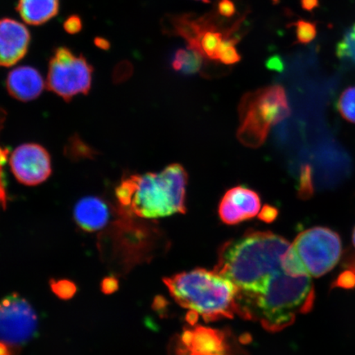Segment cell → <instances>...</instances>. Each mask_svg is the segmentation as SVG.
<instances>
[{
	"instance_id": "6da1fadb",
	"label": "cell",
	"mask_w": 355,
	"mask_h": 355,
	"mask_svg": "<svg viewBox=\"0 0 355 355\" xmlns=\"http://www.w3.org/2000/svg\"><path fill=\"white\" fill-rule=\"evenodd\" d=\"M291 243L269 232H248L220 248L216 272L236 291V314L278 332L313 308L309 276L297 274L288 261Z\"/></svg>"
},
{
	"instance_id": "7a4b0ae2",
	"label": "cell",
	"mask_w": 355,
	"mask_h": 355,
	"mask_svg": "<svg viewBox=\"0 0 355 355\" xmlns=\"http://www.w3.org/2000/svg\"><path fill=\"white\" fill-rule=\"evenodd\" d=\"M188 174L180 164H172L159 173L133 175L123 179L115 194L119 204L132 214L157 219L184 214Z\"/></svg>"
},
{
	"instance_id": "3957f363",
	"label": "cell",
	"mask_w": 355,
	"mask_h": 355,
	"mask_svg": "<svg viewBox=\"0 0 355 355\" xmlns=\"http://www.w3.org/2000/svg\"><path fill=\"white\" fill-rule=\"evenodd\" d=\"M164 282L177 304L189 311L191 325L198 317L208 322L236 314L235 288L215 270L197 268L165 278Z\"/></svg>"
},
{
	"instance_id": "277c9868",
	"label": "cell",
	"mask_w": 355,
	"mask_h": 355,
	"mask_svg": "<svg viewBox=\"0 0 355 355\" xmlns=\"http://www.w3.org/2000/svg\"><path fill=\"white\" fill-rule=\"evenodd\" d=\"M239 114L238 136L248 144H263L270 127L290 116L285 89L274 85L248 93L239 105Z\"/></svg>"
},
{
	"instance_id": "5b68a950",
	"label": "cell",
	"mask_w": 355,
	"mask_h": 355,
	"mask_svg": "<svg viewBox=\"0 0 355 355\" xmlns=\"http://www.w3.org/2000/svg\"><path fill=\"white\" fill-rule=\"evenodd\" d=\"M291 248L310 277H320L331 272L343 255L339 234L322 226L301 232Z\"/></svg>"
},
{
	"instance_id": "8992f818",
	"label": "cell",
	"mask_w": 355,
	"mask_h": 355,
	"mask_svg": "<svg viewBox=\"0 0 355 355\" xmlns=\"http://www.w3.org/2000/svg\"><path fill=\"white\" fill-rule=\"evenodd\" d=\"M93 67L83 55H75L67 47L57 48L49 64L47 87L56 95L69 101L80 94L90 92Z\"/></svg>"
},
{
	"instance_id": "52a82bcc",
	"label": "cell",
	"mask_w": 355,
	"mask_h": 355,
	"mask_svg": "<svg viewBox=\"0 0 355 355\" xmlns=\"http://www.w3.org/2000/svg\"><path fill=\"white\" fill-rule=\"evenodd\" d=\"M168 355H248L232 332L191 327L173 337Z\"/></svg>"
},
{
	"instance_id": "ba28073f",
	"label": "cell",
	"mask_w": 355,
	"mask_h": 355,
	"mask_svg": "<svg viewBox=\"0 0 355 355\" xmlns=\"http://www.w3.org/2000/svg\"><path fill=\"white\" fill-rule=\"evenodd\" d=\"M37 315L29 302L19 295L0 301V341L19 350L37 334Z\"/></svg>"
},
{
	"instance_id": "9c48e42d",
	"label": "cell",
	"mask_w": 355,
	"mask_h": 355,
	"mask_svg": "<svg viewBox=\"0 0 355 355\" xmlns=\"http://www.w3.org/2000/svg\"><path fill=\"white\" fill-rule=\"evenodd\" d=\"M10 163L13 175L24 185L42 184L52 173L51 155L39 144L19 146L11 155Z\"/></svg>"
},
{
	"instance_id": "30bf717a",
	"label": "cell",
	"mask_w": 355,
	"mask_h": 355,
	"mask_svg": "<svg viewBox=\"0 0 355 355\" xmlns=\"http://www.w3.org/2000/svg\"><path fill=\"white\" fill-rule=\"evenodd\" d=\"M261 199L255 191L237 186L225 193L220 202L218 213L222 222L233 225L254 218L259 214Z\"/></svg>"
},
{
	"instance_id": "8fae6325",
	"label": "cell",
	"mask_w": 355,
	"mask_h": 355,
	"mask_svg": "<svg viewBox=\"0 0 355 355\" xmlns=\"http://www.w3.org/2000/svg\"><path fill=\"white\" fill-rule=\"evenodd\" d=\"M31 42L28 28L12 19L0 20V67H10L24 59Z\"/></svg>"
},
{
	"instance_id": "7c38bea8",
	"label": "cell",
	"mask_w": 355,
	"mask_h": 355,
	"mask_svg": "<svg viewBox=\"0 0 355 355\" xmlns=\"http://www.w3.org/2000/svg\"><path fill=\"white\" fill-rule=\"evenodd\" d=\"M10 95L17 101L28 102L42 94L44 83L38 71L33 67L21 66L11 71L6 81Z\"/></svg>"
},
{
	"instance_id": "4fadbf2b",
	"label": "cell",
	"mask_w": 355,
	"mask_h": 355,
	"mask_svg": "<svg viewBox=\"0 0 355 355\" xmlns=\"http://www.w3.org/2000/svg\"><path fill=\"white\" fill-rule=\"evenodd\" d=\"M77 225L87 232L103 229L108 223L110 211L105 200L97 197H87L79 200L73 211Z\"/></svg>"
},
{
	"instance_id": "5bb4252c",
	"label": "cell",
	"mask_w": 355,
	"mask_h": 355,
	"mask_svg": "<svg viewBox=\"0 0 355 355\" xmlns=\"http://www.w3.org/2000/svg\"><path fill=\"white\" fill-rule=\"evenodd\" d=\"M60 0H19L17 10L26 24H46L59 12Z\"/></svg>"
},
{
	"instance_id": "9a60e30c",
	"label": "cell",
	"mask_w": 355,
	"mask_h": 355,
	"mask_svg": "<svg viewBox=\"0 0 355 355\" xmlns=\"http://www.w3.org/2000/svg\"><path fill=\"white\" fill-rule=\"evenodd\" d=\"M204 57L193 49H179L171 62L172 69L184 75H193L201 70Z\"/></svg>"
},
{
	"instance_id": "2e32d148",
	"label": "cell",
	"mask_w": 355,
	"mask_h": 355,
	"mask_svg": "<svg viewBox=\"0 0 355 355\" xmlns=\"http://www.w3.org/2000/svg\"><path fill=\"white\" fill-rule=\"evenodd\" d=\"M337 110L345 121L355 123V86L343 92L337 101Z\"/></svg>"
},
{
	"instance_id": "e0dca14e",
	"label": "cell",
	"mask_w": 355,
	"mask_h": 355,
	"mask_svg": "<svg viewBox=\"0 0 355 355\" xmlns=\"http://www.w3.org/2000/svg\"><path fill=\"white\" fill-rule=\"evenodd\" d=\"M336 55L340 60H347L355 64V24L344 35L337 44Z\"/></svg>"
},
{
	"instance_id": "ac0fdd59",
	"label": "cell",
	"mask_w": 355,
	"mask_h": 355,
	"mask_svg": "<svg viewBox=\"0 0 355 355\" xmlns=\"http://www.w3.org/2000/svg\"><path fill=\"white\" fill-rule=\"evenodd\" d=\"M241 41V37H234L226 39L222 43L219 53V61L225 65H232L241 60V55L239 54L236 44Z\"/></svg>"
},
{
	"instance_id": "d6986e66",
	"label": "cell",
	"mask_w": 355,
	"mask_h": 355,
	"mask_svg": "<svg viewBox=\"0 0 355 355\" xmlns=\"http://www.w3.org/2000/svg\"><path fill=\"white\" fill-rule=\"evenodd\" d=\"M290 26L295 28L297 43L309 44L316 37L317 26L314 22L299 20Z\"/></svg>"
},
{
	"instance_id": "ffe728a7",
	"label": "cell",
	"mask_w": 355,
	"mask_h": 355,
	"mask_svg": "<svg viewBox=\"0 0 355 355\" xmlns=\"http://www.w3.org/2000/svg\"><path fill=\"white\" fill-rule=\"evenodd\" d=\"M313 193L312 170H311L310 166H302L298 185V196L303 200H307L313 196Z\"/></svg>"
},
{
	"instance_id": "44dd1931",
	"label": "cell",
	"mask_w": 355,
	"mask_h": 355,
	"mask_svg": "<svg viewBox=\"0 0 355 355\" xmlns=\"http://www.w3.org/2000/svg\"><path fill=\"white\" fill-rule=\"evenodd\" d=\"M50 285L53 293L61 300L72 299L77 292L76 285L69 279H60V281L52 279Z\"/></svg>"
},
{
	"instance_id": "7402d4cb",
	"label": "cell",
	"mask_w": 355,
	"mask_h": 355,
	"mask_svg": "<svg viewBox=\"0 0 355 355\" xmlns=\"http://www.w3.org/2000/svg\"><path fill=\"white\" fill-rule=\"evenodd\" d=\"M237 12V8L233 0H219L217 3V13L226 19L233 17Z\"/></svg>"
},
{
	"instance_id": "603a6c76",
	"label": "cell",
	"mask_w": 355,
	"mask_h": 355,
	"mask_svg": "<svg viewBox=\"0 0 355 355\" xmlns=\"http://www.w3.org/2000/svg\"><path fill=\"white\" fill-rule=\"evenodd\" d=\"M335 286L343 288H355V272L353 270H346L337 278Z\"/></svg>"
},
{
	"instance_id": "cb8c5ba5",
	"label": "cell",
	"mask_w": 355,
	"mask_h": 355,
	"mask_svg": "<svg viewBox=\"0 0 355 355\" xmlns=\"http://www.w3.org/2000/svg\"><path fill=\"white\" fill-rule=\"evenodd\" d=\"M64 28L67 33L71 35L79 33L83 28L81 17L78 15L69 16L64 21Z\"/></svg>"
},
{
	"instance_id": "d4e9b609",
	"label": "cell",
	"mask_w": 355,
	"mask_h": 355,
	"mask_svg": "<svg viewBox=\"0 0 355 355\" xmlns=\"http://www.w3.org/2000/svg\"><path fill=\"white\" fill-rule=\"evenodd\" d=\"M277 216L278 210L276 207L270 205H265L259 214V218L266 223H272L277 218Z\"/></svg>"
},
{
	"instance_id": "484cf974",
	"label": "cell",
	"mask_w": 355,
	"mask_h": 355,
	"mask_svg": "<svg viewBox=\"0 0 355 355\" xmlns=\"http://www.w3.org/2000/svg\"><path fill=\"white\" fill-rule=\"evenodd\" d=\"M119 290V281L114 277L104 278L101 282V291L105 295H111Z\"/></svg>"
},
{
	"instance_id": "4316f807",
	"label": "cell",
	"mask_w": 355,
	"mask_h": 355,
	"mask_svg": "<svg viewBox=\"0 0 355 355\" xmlns=\"http://www.w3.org/2000/svg\"><path fill=\"white\" fill-rule=\"evenodd\" d=\"M266 68L270 70L282 71L283 69V62L278 55L270 57L266 63Z\"/></svg>"
},
{
	"instance_id": "83f0119b",
	"label": "cell",
	"mask_w": 355,
	"mask_h": 355,
	"mask_svg": "<svg viewBox=\"0 0 355 355\" xmlns=\"http://www.w3.org/2000/svg\"><path fill=\"white\" fill-rule=\"evenodd\" d=\"M0 197H1L3 208L7 205V193L6 184H4L3 174L1 166H0Z\"/></svg>"
},
{
	"instance_id": "f1b7e54d",
	"label": "cell",
	"mask_w": 355,
	"mask_h": 355,
	"mask_svg": "<svg viewBox=\"0 0 355 355\" xmlns=\"http://www.w3.org/2000/svg\"><path fill=\"white\" fill-rule=\"evenodd\" d=\"M301 6L305 10L312 11L318 6V0H301Z\"/></svg>"
},
{
	"instance_id": "f546056e",
	"label": "cell",
	"mask_w": 355,
	"mask_h": 355,
	"mask_svg": "<svg viewBox=\"0 0 355 355\" xmlns=\"http://www.w3.org/2000/svg\"><path fill=\"white\" fill-rule=\"evenodd\" d=\"M17 349L0 341V355H15Z\"/></svg>"
},
{
	"instance_id": "4dcf8cb0",
	"label": "cell",
	"mask_w": 355,
	"mask_h": 355,
	"mask_svg": "<svg viewBox=\"0 0 355 355\" xmlns=\"http://www.w3.org/2000/svg\"><path fill=\"white\" fill-rule=\"evenodd\" d=\"M95 44L97 47L103 49V50H108L110 46L109 41L102 37H96L95 39Z\"/></svg>"
},
{
	"instance_id": "1f68e13d",
	"label": "cell",
	"mask_w": 355,
	"mask_h": 355,
	"mask_svg": "<svg viewBox=\"0 0 355 355\" xmlns=\"http://www.w3.org/2000/svg\"><path fill=\"white\" fill-rule=\"evenodd\" d=\"M8 154V150L0 148V166H3L4 163H6Z\"/></svg>"
},
{
	"instance_id": "d6a6232c",
	"label": "cell",
	"mask_w": 355,
	"mask_h": 355,
	"mask_svg": "<svg viewBox=\"0 0 355 355\" xmlns=\"http://www.w3.org/2000/svg\"><path fill=\"white\" fill-rule=\"evenodd\" d=\"M6 111H3L1 108H0V130H1V127L3 126V123L4 119H6Z\"/></svg>"
},
{
	"instance_id": "836d02e7",
	"label": "cell",
	"mask_w": 355,
	"mask_h": 355,
	"mask_svg": "<svg viewBox=\"0 0 355 355\" xmlns=\"http://www.w3.org/2000/svg\"><path fill=\"white\" fill-rule=\"evenodd\" d=\"M352 241L354 243V246L355 248V227L354 229L353 234H352Z\"/></svg>"
},
{
	"instance_id": "e575fe53",
	"label": "cell",
	"mask_w": 355,
	"mask_h": 355,
	"mask_svg": "<svg viewBox=\"0 0 355 355\" xmlns=\"http://www.w3.org/2000/svg\"><path fill=\"white\" fill-rule=\"evenodd\" d=\"M0 204H1V205L3 206V202H2L1 197H0Z\"/></svg>"
},
{
	"instance_id": "d590c367",
	"label": "cell",
	"mask_w": 355,
	"mask_h": 355,
	"mask_svg": "<svg viewBox=\"0 0 355 355\" xmlns=\"http://www.w3.org/2000/svg\"><path fill=\"white\" fill-rule=\"evenodd\" d=\"M201 1H203V2H207L208 0H201Z\"/></svg>"
}]
</instances>
